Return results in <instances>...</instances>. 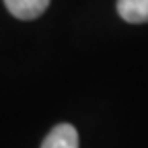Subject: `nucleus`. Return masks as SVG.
I'll return each mask as SVG.
<instances>
[{"label":"nucleus","instance_id":"obj_1","mask_svg":"<svg viewBox=\"0 0 148 148\" xmlns=\"http://www.w3.org/2000/svg\"><path fill=\"white\" fill-rule=\"evenodd\" d=\"M41 148H78V132L70 123H58L45 136Z\"/></svg>","mask_w":148,"mask_h":148},{"label":"nucleus","instance_id":"obj_2","mask_svg":"<svg viewBox=\"0 0 148 148\" xmlns=\"http://www.w3.org/2000/svg\"><path fill=\"white\" fill-rule=\"evenodd\" d=\"M8 12L21 21H33L45 12L49 0H4Z\"/></svg>","mask_w":148,"mask_h":148},{"label":"nucleus","instance_id":"obj_3","mask_svg":"<svg viewBox=\"0 0 148 148\" xmlns=\"http://www.w3.org/2000/svg\"><path fill=\"white\" fill-rule=\"evenodd\" d=\"M117 12L125 23H148V0H117Z\"/></svg>","mask_w":148,"mask_h":148}]
</instances>
